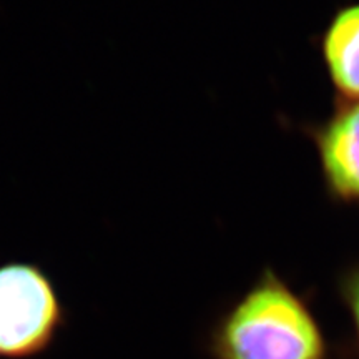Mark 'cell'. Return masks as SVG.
<instances>
[{"label": "cell", "mask_w": 359, "mask_h": 359, "mask_svg": "<svg viewBox=\"0 0 359 359\" xmlns=\"http://www.w3.org/2000/svg\"><path fill=\"white\" fill-rule=\"evenodd\" d=\"M206 349L212 359H330L311 306L271 268L219 314Z\"/></svg>", "instance_id": "6da1fadb"}, {"label": "cell", "mask_w": 359, "mask_h": 359, "mask_svg": "<svg viewBox=\"0 0 359 359\" xmlns=\"http://www.w3.org/2000/svg\"><path fill=\"white\" fill-rule=\"evenodd\" d=\"M55 283L29 262L0 264V359H32L55 343L65 326Z\"/></svg>", "instance_id": "7a4b0ae2"}, {"label": "cell", "mask_w": 359, "mask_h": 359, "mask_svg": "<svg viewBox=\"0 0 359 359\" xmlns=\"http://www.w3.org/2000/svg\"><path fill=\"white\" fill-rule=\"evenodd\" d=\"M309 135L330 195L344 203H359V100L338 98L333 115Z\"/></svg>", "instance_id": "3957f363"}, {"label": "cell", "mask_w": 359, "mask_h": 359, "mask_svg": "<svg viewBox=\"0 0 359 359\" xmlns=\"http://www.w3.org/2000/svg\"><path fill=\"white\" fill-rule=\"evenodd\" d=\"M321 53L338 98L359 100V4L334 13L321 37Z\"/></svg>", "instance_id": "277c9868"}, {"label": "cell", "mask_w": 359, "mask_h": 359, "mask_svg": "<svg viewBox=\"0 0 359 359\" xmlns=\"http://www.w3.org/2000/svg\"><path fill=\"white\" fill-rule=\"evenodd\" d=\"M339 296L346 306L354 327L356 351L359 359V263L346 269L339 280Z\"/></svg>", "instance_id": "5b68a950"}]
</instances>
